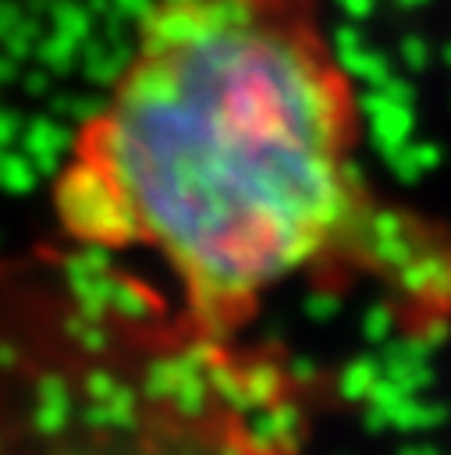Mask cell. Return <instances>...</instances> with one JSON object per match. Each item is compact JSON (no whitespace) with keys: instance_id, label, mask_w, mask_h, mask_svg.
I'll list each match as a JSON object with an SVG mask.
<instances>
[{"instance_id":"cell-1","label":"cell","mask_w":451,"mask_h":455,"mask_svg":"<svg viewBox=\"0 0 451 455\" xmlns=\"http://www.w3.org/2000/svg\"><path fill=\"white\" fill-rule=\"evenodd\" d=\"M53 213L85 256H146L206 334L366 256L376 199L323 4H153L57 171Z\"/></svg>"}]
</instances>
